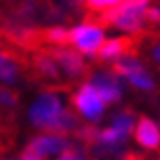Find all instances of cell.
<instances>
[{
	"label": "cell",
	"mask_w": 160,
	"mask_h": 160,
	"mask_svg": "<svg viewBox=\"0 0 160 160\" xmlns=\"http://www.w3.org/2000/svg\"><path fill=\"white\" fill-rule=\"evenodd\" d=\"M53 57L59 65V70L67 78H80L86 72V61L82 55H78L72 47H57L53 51Z\"/></svg>",
	"instance_id": "9"
},
{
	"label": "cell",
	"mask_w": 160,
	"mask_h": 160,
	"mask_svg": "<svg viewBox=\"0 0 160 160\" xmlns=\"http://www.w3.org/2000/svg\"><path fill=\"white\" fill-rule=\"evenodd\" d=\"M57 160H90V156L86 154V150L70 145V148H67L61 156H57Z\"/></svg>",
	"instance_id": "15"
},
{
	"label": "cell",
	"mask_w": 160,
	"mask_h": 160,
	"mask_svg": "<svg viewBox=\"0 0 160 160\" xmlns=\"http://www.w3.org/2000/svg\"><path fill=\"white\" fill-rule=\"evenodd\" d=\"M103 41H106V31L98 23H78L72 29H68V43L82 57H98Z\"/></svg>",
	"instance_id": "4"
},
{
	"label": "cell",
	"mask_w": 160,
	"mask_h": 160,
	"mask_svg": "<svg viewBox=\"0 0 160 160\" xmlns=\"http://www.w3.org/2000/svg\"><path fill=\"white\" fill-rule=\"evenodd\" d=\"M113 72L125 80L127 84H131L133 88H137V90H142V92H150L154 90V78L152 74L148 72V68L145 67V62H142L139 57H135V55H123L119 61L113 62Z\"/></svg>",
	"instance_id": "6"
},
{
	"label": "cell",
	"mask_w": 160,
	"mask_h": 160,
	"mask_svg": "<svg viewBox=\"0 0 160 160\" xmlns=\"http://www.w3.org/2000/svg\"><path fill=\"white\" fill-rule=\"evenodd\" d=\"M147 22L150 23H160V8L158 6H150L147 10Z\"/></svg>",
	"instance_id": "18"
},
{
	"label": "cell",
	"mask_w": 160,
	"mask_h": 160,
	"mask_svg": "<svg viewBox=\"0 0 160 160\" xmlns=\"http://www.w3.org/2000/svg\"><path fill=\"white\" fill-rule=\"evenodd\" d=\"M20 78V65L16 62L14 57H10L8 53L0 51V84H16Z\"/></svg>",
	"instance_id": "12"
},
{
	"label": "cell",
	"mask_w": 160,
	"mask_h": 160,
	"mask_svg": "<svg viewBox=\"0 0 160 160\" xmlns=\"http://www.w3.org/2000/svg\"><path fill=\"white\" fill-rule=\"evenodd\" d=\"M16 103H18V100H16L14 92L10 88L0 86V109H10V108L16 106Z\"/></svg>",
	"instance_id": "16"
},
{
	"label": "cell",
	"mask_w": 160,
	"mask_h": 160,
	"mask_svg": "<svg viewBox=\"0 0 160 160\" xmlns=\"http://www.w3.org/2000/svg\"><path fill=\"white\" fill-rule=\"evenodd\" d=\"M72 108H74V113L80 115L84 121L98 123L106 113L108 103L103 102L100 92L90 82H82L72 94Z\"/></svg>",
	"instance_id": "5"
},
{
	"label": "cell",
	"mask_w": 160,
	"mask_h": 160,
	"mask_svg": "<svg viewBox=\"0 0 160 160\" xmlns=\"http://www.w3.org/2000/svg\"><path fill=\"white\" fill-rule=\"evenodd\" d=\"M123 55H127V41L123 37H109L103 41L102 49L98 53V59L106 61V62H115Z\"/></svg>",
	"instance_id": "11"
},
{
	"label": "cell",
	"mask_w": 160,
	"mask_h": 160,
	"mask_svg": "<svg viewBox=\"0 0 160 160\" xmlns=\"http://www.w3.org/2000/svg\"><path fill=\"white\" fill-rule=\"evenodd\" d=\"M88 82L100 92V96L103 98V102L108 106L117 103L123 96V80L113 70H96V72L90 74Z\"/></svg>",
	"instance_id": "8"
},
{
	"label": "cell",
	"mask_w": 160,
	"mask_h": 160,
	"mask_svg": "<svg viewBox=\"0 0 160 160\" xmlns=\"http://www.w3.org/2000/svg\"><path fill=\"white\" fill-rule=\"evenodd\" d=\"M14 160H26V158H23V156H20V158H14Z\"/></svg>",
	"instance_id": "20"
},
{
	"label": "cell",
	"mask_w": 160,
	"mask_h": 160,
	"mask_svg": "<svg viewBox=\"0 0 160 160\" xmlns=\"http://www.w3.org/2000/svg\"><path fill=\"white\" fill-rule=\"evenodd\" d=\"M150 59H152L154 65L160 68V39H156V41L150 45Z\"/></svg>",
	"instance_id": "19"
},
{
	"label": "cell",
	"mask_w": 160,
	"mask_h": 160,
	"mask_svg": "<svg viewBox=\"0 0 160 160\" xmlns=\"http://www.w3.org/2000/svg\"><path fill=\"white\" fill-rule=\"evenodd\" d=\"M123 0H86V4L92 8V10H102V12H109L111 8L119 6Z\"/></svg>",
	"instance_id": "17"
},
{
	"label": "cell",
	"mask_w": 160,
	"mask_h": 160,
	"mask_svg": "<svg viewBox=\"0 0 160 160\" xmlns=\"http://www.w3.org/2000/svg\"><path fill=\"white\" fill-rule=\"evenodd\" d=\"M35 68L39 70V74L45 76V78H59L61 70H59V65L55 61L53 55H39L35 59Z\"/></svg>",
	"instance_id": "13"
},
{
	"label": "cell",
	"mask_w": 160,
	"mask_h": 160,
	"mask_svg": "<svg viewBox=\"0 0 160 160\" xmlns=\"http://www.w3.org/2000/svg\"><path fill=\"white\" fill-rule=\"evenodd\" d=\"M47 39L55 45V47H65V43L68 41V29L65 28H51L47 31Z\"/></svg>",
	"instance_id": "14"
},
{
	"label": "cell",
	"mask_w": 160,
	"mask_h": 160,
	"mask_svg": "<svg viewBox=\"0 0 160 160\" xmlns=\"http://www.w3.org/2000/svg\"><path fill=\"white\" fill-rule=\"evenodd\" d=\"M150 8V0H123L119 6L111 8L103 14L106 23L123 33H139L147 23V10Z\"/></svg>",
	"instance_id": "2"
},
{
	"label": "cell",
	"mask_w": 160,
	"mask_h": 160,
	"mask_svg": "<svg viewBox=\"0 0 160 160\" xmlns=\"http://www.w3.org/2000/svg\"><path fill=\"white\" fill-rule=\"evenodd\" d=\"M133 137L137 141V145H141L147 150H154L160 147V127L154 119L150 117H141L135 123Z\"/></svg>",
	"instance_id": "10"
},
{
	"label": "cell",
	"mask_w": 160,
	"mask_h": 160,
	"mask_svg": "<svg viewBox=\"0 0 160 160\" xmlns=\"http://www.w3.org/2000/svg\"><path fill=\"white\" fill-rule=\"evenodd\" d=\"M67 148H70V141L67 135L59 133H39L28 142L23 154L35 160H45L51 156H61Z\"/></svg>",
	"instance_id": "7"
},
{
	"label": "cell",
	"mask_w": 160,
	"mask_h": 160,
	"mask_svg": "<svg viewBox=\"0 0 160 160\" xmlns=\"http://www.w3.org/2000/svg\"><path fill=\"white\" fill-rule=\"evenodd\" d=\"M28 119L35 129L43 133L68 135V133L80 131L78 115L67 106L65 98L53 90L41 92L31 102V106L28 109Z\"/></svg>",
	"instance_id": "1"
},
{
	"label": "cell",
	"mask_w": 160,
	"mask_h": 160,
	"mask_svg": "<svg viewBox=\"0 0 160 160\" xmlns=\"http://www.w3.org/2000/svg\"><path fill=\"white\" fill-rule=\"evenodd\" d=\"M135 123H137V119L133 117V113L121 111V113H115L111 117V123L108 127H103V129L88 127V129L80 131V135H82L84 139H90L92 142H96V145H100V147L117 148L129 139V135L135 129Z\"/></svg>",
	"instance_id": "3"
}]
</instances>
